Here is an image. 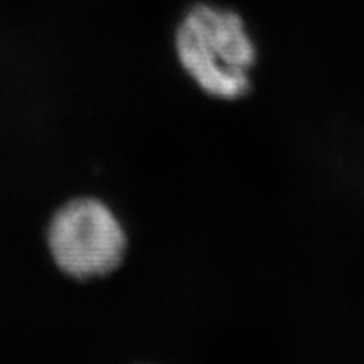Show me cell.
Here are the masks:
<instances>
[{
    "mask_svg": "<svg viewBox=\"0 0 364 364\" xmlns=\"http://www.w3.org/2000/svg\"><path fill=\"white\" fill-rule=\"evenodd\" d=\"M48 240L58 267L80 280L115 270L127 247L124 228L97 199L66 204L54 216Z\"/></svg>",
    "mask_w": 364,
    "mask_h": 364,
    "instance_id": "cell-2",
    "label": "cell"
},
{
    "mask_svg": "<svg viewBox=\"0 0 364 364\" xmlns=\"http://www.w3.org/2000/svg\"><path fill=\"white\" fill-rule=\"evenodd\" d=\"M176 51L184 71L209 97L233 102L252 90L257 48L243 19L230 9L194 6L177 27Z\"/></svg>",
    "mask_w": 364,
    "mask_h": 364,
    "instance_id": "cell-1",
    "label": "cell"
}]
</instances>
